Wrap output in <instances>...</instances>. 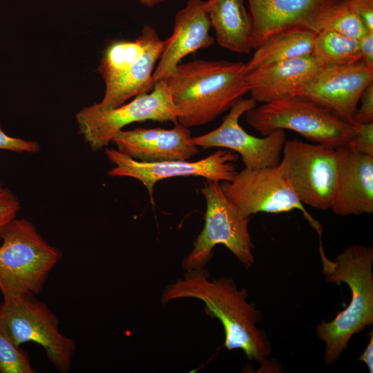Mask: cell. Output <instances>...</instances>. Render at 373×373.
<instances>
[{
	"label": "cell",
	"instance_id": "obj_1",
	"mask_svg": "<svg viewBox=\"0 0 373 373\" xmlns=\"http://www.w3.org/2000/svg\"><path fill=\"white\" fill-rule=\"evenodd\" d=\"M204 267L191 269L183 278L167 285L162 291L163 303L179 298H196L204 305L206 314L218 318L224 332V347L242 350L249 361L262 362L271 353L265 332L257 327L262 315L256 304L247 301L245 289H238L231 277L209 280Z\"/></svg>",
	"mask_w": 373,
	"mask_h": 373
},
{
	"label": "cell",
	"instance_id": "obj_2",
	"mask_svg": "<svg viewBox=\"0 0 373 373\" xmlns=\"http://www.w3.org/2000/svg\"><path fill=\"white\" fill-rule=\"evenodd\" d=\"M245 64L194 60L179 64L164 79L177 122L187 128L203 126L229 110L248 93Z\"/></svg>",
	"mask_w": 373,
	"mask_h": 373
},
{
	"label": "cell",
	"instance_id": "obj_3",
	"mask_svg": "<svg viewBox=\"0 0 373 373\" xmlns=\"http://www.w3.org/2000/svg\"><path fill=\"white\" fill-rule=\"evenodd\" d=\"M319 253L325 280L346 283L351 291L347 308L332 321H322L316 327L318 337L325 344L324 360L330 365L347 349L353 335L373 323V248L353 245L330 260L320 242Z\"/></svg>",
	"mask_w": 373,
	"mask_h": 373
},
{
	"label": "cell",
	"instance_id": "obj_4",
	"mask_svg": "<svg viewBox=\"0 0 373 373\" xmlns=\"http://www.w3.org/2000/svg\"><path fill=\"white\" fill-rule=\"evenodd\" d=\"M0 291L3 300L23 294H38L61 259L32 222L15 218L1 235Z\"/></svg>",
	"mask_w": 373,
	"mask_h": 373
},
{
	"label": "cell",
	"instance_id": "obj_5",
	"mask_svg": "<svg viewBox=\"0 0 373 373\" xmlns=\"http://www.w3.org/2000/svg\"><path fill=\"white\" fill-rule=\"evenodd\" d=\"M245 115L247 123L261 136L291 130L334 149L347 144L356 134L353 124L300 95L260 104Z\"/></svg>",
	"mask_w": 373,
	"mask_h": 373
},
{
	"label": "cell",
	"instance_id": "obj_6",
	"mask_svg": "<svg viewBox=\"0 0 373 373\" xmlns=\"http://www.w3.org/2000/svg\"><path fill=\"white\" fill-rule=\"evenodd\" d=\"M201 191L206 201L204 225L193 249L182 260V267L186 271L204 268L217 245H223L245 267H251L254 256L249 218L243 216L227 198L220 182L205 180Z\"/></svg>",
	"mask_w": 373,
	"mask_h": 373
},
{
	"label": "cell",
	"instance_id": "obj_7",
	"mask_svg": "<svg viewBox=\"0 0 373 373\" xmlns=\"http://www.w3.org/2000/svg\"><path fill=\"white\" fill-rule=\"evenodd\" d=\"M0 325L16 346L28 342L38 344L58 372L70 371L76 343L61 332L57 316L34 294L3 300Z\"/></svg>",
	"mask_w": 373,
	"mask_h": 373
},
{
	"label": "cell",
	"instance_id": "obj_8",
	"mask_svg": "<svg viewBox=\"0 0 373 373\" xmlns=\"http://www.w3.org/2000/svg\"><path fill=\"white\" fill-rule=\"evenodd\" d=\"M79 133L93 151L105 149L123 128L147 120L178 123L176 111L164 79L149 92L127 104L102 108L97 103L82 108L75 116Z\"/></svg>",
	"mask_w": 373,
	"mask_h": 373
},
{
	"label": "cell",
	"instance_id": "obj_9",
	"mask_svg": "<svg viewBox=\"0 0 373 373\" xmlns=\"http://www.w3.org/2000/svg\"><path fill=\"white\" fill-rule=\"evenodd\" d=\"M279 165L303 204L320 210L330 209L338 173L336 149L296 139L286 140Z\"/></svg>",
	"mask_w": 373,
	"mask_h": 373
},
{
	"label": "cell",
	"instance_id": "obj_10",
	"mask_svg": "<svg viewBox=\"0 0 373 373\" xmlns=\"http://www.w3.org/2000/svg\"><path fill=\"white\" fill-rule=\"evenodd\" d=\"M220 184L227 198L245 217L261 212L280 213L299 210L321 236V224L298 199L279 164L256 169L244 167L231 181Z\"/></svg>",
	"mask_w": 373,
	"mask_h": 373
},
{
	"label": "cell",
	"instance_id": "obj_11",
	"mask_svg": "<svg viewBox=\"0 0 373 373\" xmlns=\"http://www.w3.org/2000/svg\"><path fill=\"white\" fill-rule=\"evenodd\" d=\"M104 153L115 166L107 174L111 177H128L143 184L154 204L153 189L158 181L175 177L195 176L218 182L231 181L237 173V154L219 149L198 161L168 160L144 162L134 160L116 149H104Z\"/></svg>",
	"mask_w": 373,
	"mask_h": 373
},
{
	"label": "cell",
	"instance_id": "obj_12",
	"mask_svg": "<svg viewBox=\"0 0 373 373\" xmlns=\"http://www.w3.org/2000/svg\"><path fill=\"white\" fill-rule=\"evenodd\" d=\"M256 105V102L251 97L239 99L229 108L218 128L193 137V142L198 147L223 148L238 153L246 168L256 169L279 164L286 141L285 131L277 130L258 137L249 134L239 124L240 117Z\"/></svg>",
	"mask_w": 373,
	"mask_h": 373
},
{
	"label": "cell",
	"instance_id": "obj_13",
	"mask_svg": "<svg viewBox=\"0 0 373 373\" xmlns=\"http://www.w3.org/2000/svg\"><path fill=\"white\" fill-rule=\"evenodd\" d=\"M373 83V70L362 61L321 66L295 95L304 97L353 124L361 96Z\"/></svg>",
	"mask_w": 373,
	"mask_h": 373
},
{
	"label": "cell",
	"instance_id": "obj_14",
	"mask_svg": "<svg viewBox=\"0 0 373 373\" xmlns=\"http://www.w3.org/2000/svg\"><path fill=\"white\" fill-rule=\"evenodd\" d=\"M347 0H248L253 20L252 47L271 35L301 28L318 33Z\"/></svg>",
	"mask_w": 373,
	"mask_h": 373
},
{
	"label": "cell",
	"instance_id": "obj_15",
	"mask_svg": "<svg viewBox=\"0 0 373 373\" xmlns=\"http://www.w3.org/2000/svg\"><path fill=\"white\" fill-rule=\"evenodd\" d=\"M189 128L176 123L165 129L137 128L121 131L112 143L122 153L140 162L189 160L199 153Z\"/></svg>",
	"mask_w": 373,
	"mask_h": 373
},
{
	"label": "cell",
	"instance_id": "obj_16",
	"mask_svg": "<svg viewBox=\"0 0 373 373\" xmlns=\"http://www.w3.org/2000/svg\"><path fill=\"white\" fill-rule=\"evenodd\" d=\"M211 27L206 1L188 0L177 12L173 33L165 40L153 74L154 83L165 79L186 56L213 45Z\"/></svg>",
	"mask_w": 373,
	"mask_h": 373
},
{
	"label": "cell",
	"instance_id": "obj_17",
	"mask_svg": "<svg viewBox=\"0 0 373 373\" xmlns=\"http://www.w3.org/2000/svg\"><path fill=\"white\" fill-rule=\"evenodd\" d=\"M338 173L330 209L338 216L373 213V156L347 144L336 149Z\"/></svg>",
	"mask_w": 373,
	"mask_h": 373
},
{
	"label": "cell",
	"instance_id": "obj_18",
	"mask_svg": "<svg viewBox=\"0 0 373 373\" xmlns=\"http://www.w3.org/2000/svg\"><path fill=\"white\" fill-rule=\"evenodd\" d=\"M320 67L311 55L245 72L248 93L260 104L295 95Z\"/></svg>",
	"mask_w": 373,
	"mask_h": 373
},
{
	"label": "cell",
	"instance_id": "obj_19",
	"mask_svg": "<svg viewBox=\"0 0 373 373\" xmlns=\"http://www.w3.org/2000/svg\"><path fill=\"white\" fill-rule=\"evenodd\" d=\"M143 51L137 61L122 76L105 84V93L97 103L102 108H113L140 94L151 92L155 83L153 74L162 54L165 40H162L155 29L145 25L139 35Z\"/></svg>",
	"mask_w": 373,
	"mask_h": 373
},
{
	"label": "cell",
	"instance_id": "obj_20",
	"mask_svg": "<svg viewBox=\"0 0 373 373\" xmlns=\"http://www.w3.org/2000/svg\"><path fill=\"white\" fill-rule=\"evenodd\" d=\"M206 4L217 43L231 52L249 54L253 20L244 0H208Z\"/></svg>",
	"mask_w": 373,
	"mask_h": 373
},
{
	"label": "cell",
	"instance_id": "obj_21",
	"mask_svg": "<svg viewBox=\"0 0 373 373\" xmlns=\"http://www.w3.org/2000/svg\"><path fill=\"white\" fill-rule=\"evenodd\" d=\"M316 33L295 28L278 32L265 40L245 64V72L275 63L311 55Z\"/></svg>",
	"mask_w": 373,
	"mask_h": 373
},
{
	"label": "cell",
	"instance_id": "obj_22",
	"mask_svg": "<svg viewBox=\"0 0 373 373\" xmlns=\"http://www.w3.org/2000/svg\"><path fill=\"white\" fill-rule=\"evenodd\" d=\"M312 55L322 67L347 65L361 61L358 40L325 29L316 33Z\"/></svg>",
	"mask_w": 373,
	"mask_h": 373
},
{
	"label": "cell",
	"instance_id": "obj_23",
	"mask_svg": "<svg viewBox=\"0 0 373 373\" xmlns=\"http://www.w3.org/2000/svg\"><path fill=\"white\" fill-rule=\"evenodd\" d=\"M143 51L139 37L133 41L117 40L106 48L98 66V72L105 84L122 76L137 61Z\"/></svg>",
	"mask_w": 373,
	"mask_h": 373
},
{
	"label": "cell",
	"instance_id": "obj_24",
	"mask_svg": "<svg viewBox=\"0 0 373 373\" xmlns=\"http://www.w3.org/2000/svg\"><path fill=\"white\" fill-rule=\"evenodd\" d=\"M26 352L16 346L0 325V373H35Z\"/></svg>",
	"mask_w": 373,
	"mask_h": 373
},
{
	"label": "cell",
	"instance_id": "obj_25",
	"mask_svg": "<svg viewBox=\"0 0 373 373\" xmlns=\"http://www.w3.org/2000/svg\"><path fill=\"white\" fill-rule=\"evenodd\" d=\"M324 29L356 40L369 31L357 15L349 8L347 1L329 17L323 26Z\"/></svg>",
	"mask_w": 373,
	"mask_h": 373
},
{
	"label": "cell",
	"instance_id": "obj_26",
	"mask_svg": "<svg viewBox=\"0 0 373 373\" xmlns=\"http://www.w3.org/2000/svg\"><path fill=\"white\" fill-rule=\"evenodd\" d=\"M20 210L21 203L18 197L10 189L0 183V241L3 229L17 218Z\"/></svg>",
	"mask_w": 373,
	"mask_h": 373
},
{
	"label": "cell",
	"instance_id": "obj_27",
	"mask_svg": "<svg viewBox=\"0 0 373 373\" xmlns=\"http://www.w3.org/2000/svg\"><path fill=\"white\" fill-rule=\"evenodd\" d=\"M353 125L356 134L347 145L356 152L373 156V122Z\"/></svg>",
	"mask_w": 373,
	"mask_h": 373
},
{
	"label": "cell",
	"instance_id": "obj_28",
	"mask_svg": "<svg viewBox=\"0 0 373 373\" xmlns=\"http://www.w3.org/2000/svg\"><path fill=\"white\" fill-rule=\"evenodd\" d=\"M0 150L15 153H37L40 150V146L36 141L10 136L2 129L0 124Z\"/></svg>",
	"mask_w": 373,
	"mask_h": 373
},
{
	"label": "cell",
	"instance_id": "obj_29",
	"mask_svg": "<svg viewBox=\"0 0 373 373\" xmlns=\"http://www.w3.org/2000/svg\"><path fill=\"white\" fill-rule=\"evenodd\" d=\"M359 102L361 106L356 111L353 124L373 122V83L365 89Z\"/></svg>",
	"mask_w": 373,
	"mask_h": 373
},
{
	"label": "cell",
	"instance_id": "obj_30",
	"mask_svg": "<svg viewBox=\"0 0 373 373\" xmlns=\"http://www.w3.org/2000/svg\"><path fill=\"white\" fill-rule=\"evenodd\" d=\"M347 5L366 29L373 32V0H347Z\"/></svg>",
	"mask_w": 373,
	"mask_h": 373
},
{
	"label": "cell",
	"instance_id": "obj_31",
	"mask_svg": "<svg viewBox=\"0 0 373 373\" xmlns=\"http://www.w3.org/2000/svg\"><path fill=\"white\" fill-rule=\"evenodd\" d=\"M358 41L361 61L373 70V32L367 31Z\"/></svg>",
	"mask_w": 373,
	"mask_h": 373
},
{
	"label": "cell",
	"instance_id": "obj_32",
	"mask_svg": "<svg viewBox=\"0 0 373 373\" xmlns=\"http://www.w3.org/2000/svg\"><path fill=\"white\" fill-rule=\"evenodd\" d=\"M357 361L365 363L370 373L373 372V332L371 331L369 343Z\"/></svg>",
	"mask_w": 373,
	"mask_h": 373
},
{
	"label": "cell",
	"instance_id": "obj_33",
	"mask_svg": "<svg viewBox=\"0 0 373 373\" xmlns=\"http://www.w3.org/2000/svg\"><path fill=\"white\" fill-rule=\"evenodd\" d=\"M166 0H139L140 3L147 8H152Z\"/></svg>",
	"mask_w": 373,
	"mask_h": 373
}]
</instances>
